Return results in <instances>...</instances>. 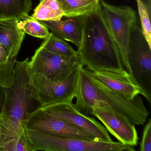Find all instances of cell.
<instances>
[{"instance_id":"obj_4","label":"cell","mask_w":151,"mask_h":151,"mask_svg":"<svg viewBox=\"0 0 151 151\" xmlns=\"http://www.w3.org/2000/svg\"><path fill=\"white\" fill-rule=\"evenodd\" d=\"M31 151H133L130 146L120 142L86 140L50 135L26 129Z\"/></svg>"},{"instance_id":"obj_9","label":"cell","mask_w":151,"mask_h":151,"mask_svg":"<svg viewBox=\"0 0 151 151\" xmlns=\"http://www.w3.org/2000/svg\"><path fill=\"white\" fill-rule=\"evenodd\" d=\"M26 129L50 135L86 140H98L94 135L39 107L29 114Z\"/></svg>"},{"instance_id":"obj_12","label":"cell","mask_w":151,"mask_h":151,"mask_svg":"<svg viewBox=\"0 0 151 151\" xmlns=\"http://www.w3.org/2000/svg\"><path fill=\"white\" fill-rule=\"evenodd\" d=\"M88 72L92 78L128 99H132L140 94L146 98L144 91L125 70L120 72L89 70Z\"/></svg>"},{"instance_id":"obj_20","label":"cell","mask_w":151,"mask_h":151,"mask_svg":"<svg viewBox=\"0 0 151 151\" xmlns=\"http://www.w3.org/2000/svg\"><path fill=\"white\" fill-rule=\"evenodd\" d=\"M15 64L9 61L0 44V86L2 88H8L13 83Z\"/></svg>"},{"instance_id":"obj_15","label":"cell","mask_w":151,"mask_h":151,"mask_svg":"<svg viewBox=\"0 0 151 151\" xmlns=\"http://www.w3.org/2000/svg\"><path fill=\"white\" fill-rule=\"evenodd\" d=\"M32 0H0V19L20 21L29 16Z\"/></svg>"},{"instance_id":"obj_6","label":"cell","mask_w":151,"mask_h":151,"mask_svg":"<svg viewBox=\"0 0 151 151\" xmlns=\"http://www.w3.org/2000/svg\"><path fill=\"white\" fill-rule=\"evenodd\" d=\"M128 63L132 76L144 91L151 103V47L137 24L131 31L128 47Z\"/></svg>"},{"instance_id":"obj_10","label":"cell","mask_w":151,"mask_h":151,"mask_svg":"<svg viewBox=\"0 0 151 151\" xmlns=\"http://www.w3.org/2000/svg\"><path fill=\"white\" fill-rule=\"evenodd\" d=\"M40 107L49 114L94 135L100 141H113L103 124L93 117L79 112L72 101L48 104Z\"/></svg>"},{"instance_id":"obj_13","label":"cell","mask_w":151,"mask_h":151,"mask_svg":"<svg viewBox=\"0 0 151 151\" xmlns=\"http://www.w3.org/2000/svg\"><path fill=\"white\" fill-rule=\"evenodd\" d=\"M18 22L14 19H0V44L9 61L15 64L25 37V33L18 27Z\"/></svg>"},{"instance_id":"obj_7","label":"cell","mask_w":151,"mask_h":151,"mask_svg":"<svg viewBox=\"0 0 151 151\" xmlns=\"http://www.w3.org/2000/svg\"><path fill=\"white\" fill-rule=\"evenodd\" d=\"M82 65L79 54L64 56L51 52L41 47L36 50L29 61L31 72L43 75L55 82L65 80L74 70Z\"/></svg>"},{"instance_id":"obj_19","label":"cell","mask_w":151,"mask_h":151,"mask_svg":"<svg viewBox=\"0 0 151 151\" xmlns=\"http://www.w3.org/2000/svg\"><path fill=\"white\" fill-rule=\"evenodd\" d=\"M18 25L24 33L32 37L45 39L50 35L49 30L46 26L38 20L29 16L18 21Z\"/></svg>"},{"instance_id":"obj_3","label":"cell","mask_w":151,"mask_h":151,"mask_svg":"<svg viewBox=\"0 0 151 151\" xmlns=\"http://www.w3.org/2000/svg\"><path fill=\"white\" fill-rule=\"evenodd\" d=\"M75 99L76 108L88 116L93 106L107 107L125 116L136 126L144 124L149 115L140 95L130 99L114 91L91 78L83 65L79 68Z\"/></svg>"},{"instance_id":"obj_2","label":"cell","mask_w":151,"mask_h":151,"mask_svg":"<svg viewBox=\"0 0 151 151\" xmlns=\"http://www.w3.org/2000/svg\"><path fill=\"white\" fill-rule=\"evenodd\" d=\"M78 48L83 66L90 71L125 70L100 3L93 12L83 17L82 40Z\"/></svg>"},{"instance_id":"obj_16","label":"cell","mask_w":151,"mask_h":151,"mask_svg":"<svg viewBox=\"0 0 151 151\" xmlns=\"http://www.w3.org/2000/svg\"><path fill=\"white\" fill-rule=\"evenodd\" d=\"M67 18L83 17L97 8L100 0H57Z\"/></svg>"},{"instance_id":"obj_21","label":"cell","mask_w":151,"mask_h":151,"mask_svg":"<svg viewBox=\"0 0 151 151\" xmlns=\"http://www.w3.org/2000/svg\"><path fill=\"white\" fill-rule=\"evenodd\" d=\"M137 2L141 22V30L148 45L151 47V10L146 7L141 0H137Z\"/></svg>"},{"instance_id":"obj_18","label":"cell","mask_w":151,"mask_h":151,"mask_svg":"<svg viewBox=\"0 0 151 151\" xmlns=\"http://www.w3.org/2000/svg\"><path fill=\"white\" fill-rule=\"evenodd\" d=\"M40 47L49 52L60 55L71 56L78 54L77 51H75L66 41L55 36L52 32L45 39Z\"/></svg>"},{"instance_id":"obj_23","label":"cell","mask_w":151,"mask_h":151,"mask_svg":"<svg viewBox=\"0 0 151 151\" xmlns=\"http://www.w3.org/2000/svg\"><path fill=\"white\" fill-rule=\"evenodd\" d=\"M4 99H5V92H4V88L0 86V112H1V109L3 107Z\"/></svg>"},{"instance_id":"obj_14","label":"cell","mask_w":151,"mask_h":151,"mask_svg":"<svg viewBox=\"0 0 151 151\" xmlns=\"http://www.w3.org/2000/svg\"><path fill=\"white\" fill-rule=\"evenodd\" d=\"M83 17L68 18L65 21H39L53 34L65 41L73 43L78 47L82 37Z\"/></svg>"},{"instance_id":"obj_8","label":"cell","mask_w":151,"mask_h":151,"mask_svg":"<svg viewBox=\"0 0 151 151\" xmlns=\"http://www.w3.org/2000/svg\"><path fill=\"white\" fill-rule=\"evenodd\" d=\"M79 68L74 70L66 79L60 82L52 81L43 75L30 71L31 81L41 106L73 101L75 98Z\"/></svg>"},{"instance_id":"obj_5","label":"cell","mask_w":151,"mask_h":151,"mask_svg":"<svg viewBox=\"0 0 151 151\" xmlns=\"http://www.w3.org/2000/svg\"><path fill=\"white\" fill-rule=\"evenodd\" d=\"M100 4L104 18L119 50L123 66L132 76L127 55L131 31L137 24L136 11L129 6H114L104 0H100Z\"/></svg>"},{"instance_id":"obj_11","label":"cell","mask_w":151,"mask_h":151,"mask_svg":"<svg viewBox=\"0 0 151 151\" xmlns=\"http://www.w3.org/2000/svg\"><path fill=\"white\" fill-rule=\"evenodd\" d=\"M90 115L98 118L111 135L124 145L134 147L138 143L135 126L128 119L115 113L109 108L93 106Z\"/></svg>"},{"instance_id":"obj_22","label":"cell","mask_w":151,"mask_h":151,"mask_svg":"<svg viewBox=\"0 0 151 151\" xmlns=\"http://www.w3.org/2000/svg\"><path fill=\"white\" fill-rule=\"evenodd\" d=\"M140 151H151V120L149 119L143 132Z\"/></svg>"},{"instance_id":"obj_1","label":"cell","mask_w":151,"mask_h":151,"mask_svg":"<svg viewBox=\"0 0 151 151\" xmlns=\"http://www.w3.org/2000/svg\"><path fill=\"white\" fill-rule=\"evenodd\" d=\"M29 59L16 60L12 85L4 88L0 112V151H31L26 135L29 114L41 106L31 81Z\"/></svg>"},{"instance_id":"obj_17","label":"cell","mask_w":151,"mask_h":151,"mask_svg":"<svg viewBox=\"0 0 151 151\" xmlns=\"http://www.w3.org/2000/svg\"><path fill=\"white\" fill-rule=\"evenodd\" d=\"M31 17L38 21H59L64 14L57 0H41Z\"/></svg>"}]
</instances>
